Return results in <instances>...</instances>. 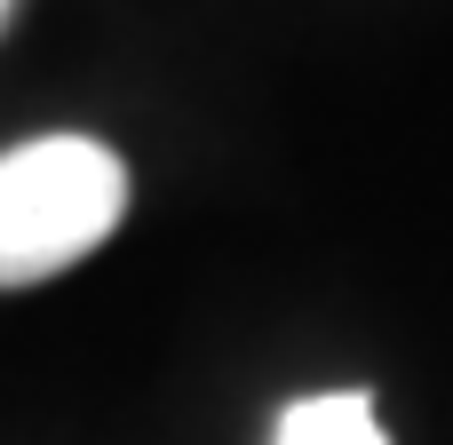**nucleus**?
Here are the masks:
<instances>
[{
	"label": "nucleus",
	"instance_id": "f03ea898",
	"mask_svg": "<svg viewBox=\"0 0 453 445\" xmlns=\"http://www.w3.org/2000/svg\"><path fill=\"white\" fill-rule=\"evenodd\" d=\"M271 445H390V430H382L366 390H319V398H295L279 414Z\"/></svg>",
	"mask_w": 453,
	"mask_h": 445
},
{
	"label": "nucleus",
	"instance_id": "7ed1b4c3",
	"mask_svg": "<svg viewBox=\"0 0 453 445\" xmlns=\"http://www.w3.org/2000/svg\"><path fill=\"white\" fill-rule=\"evenodd\" d=\"M8 16H16V0H0V32H8Z\"/></svg>",
	"mask_w": 453,
	"mask_h": 445
},
{
	"label": "nucleus",
	"instance_id": "f257e3e1",
	"mask_svg": "<svg viewBox=\"0 0 453 445\" xmlns=\"http://www.w3.org/2000/svg\"><path fill=\"white\" fill-rule=\"evenodd\" d=\"M127 215V159L96 135H32L0 151V287H40L96 255Z\"/></svg>",
	"mask_w": 453,
	"mask_h": 445
}]
</instances>
